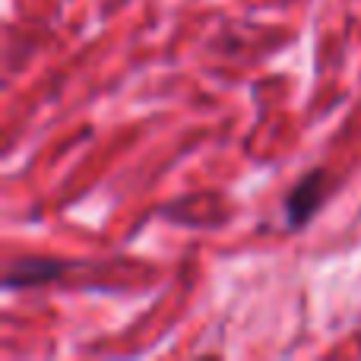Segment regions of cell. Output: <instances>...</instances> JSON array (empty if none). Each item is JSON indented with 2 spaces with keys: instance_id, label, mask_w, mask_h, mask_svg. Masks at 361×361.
Wrapping results in <instances>:
<instances>
[{
  "instance_id": "obj_1",
  "label": "cell",
  "mask_w": 361,
  "mask_h": 361,
  "mask_svg": "<svg viewBox=\"0 0 361 361\" xmlns=\"http://www.w3.org/2000/svg\"><path fill=\"white\" fill-rule=\"evenodd\" d=\"M324 200H326V171L314 169V171H307L292 190H288V197H286V225L288 228H301V225H307L314 216H317L320 206H324Z\"/></svg>"
},
{
  "instance_id": "obj_2",
  "label": "cell",
  "mask_w": 361,
  "mask_h": 361,
  "mask_svg": "<svg viewBox=\"0 0 361 361\" xmlns=\"http://www.w3.org/2000/svg\"><path fill=\"white\" fill-rule=\"evenodd\" d=\"M61 273H67V263L57 260H19L6 269L4 286L10 288H25V286H42L48 279H57Z\"/></svg>"
}]
</instances>
